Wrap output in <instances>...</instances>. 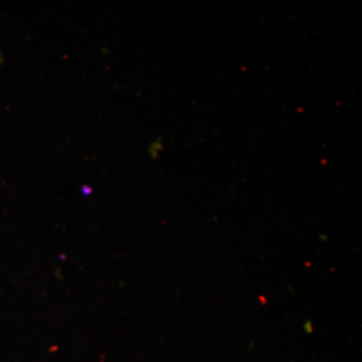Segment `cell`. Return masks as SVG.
<instances>
[]
</instances>
